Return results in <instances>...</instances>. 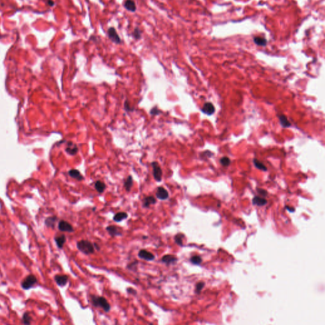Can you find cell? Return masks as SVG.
I'll use <instances>...</instances> for the list:
<instances>
[{"label": "cell", "mask_w": 325, "mask_h": 325, "mask_svg": "<svg viewBox=\"0 0 325 325\" xmlns=\"http://www.w3.org/2000/svg\"><path fill=\"white\" fill-rule=\"evenodd\" d=\"M108 36L110 40L115 43L119 44L121 43V39L117 34L116 29L114 27H110L108 30Z\"/></svg>", "instance_id": "52a82bcc"}, {"label": "cell", "mask_w": 325, "mask_h": 325, "mask_svg": "<svg viewBox=\"0 0 325 325\" xmlns=\"http://www.w3.org/2000/svg\"><path fill=\"white\" fill-rule=\"evenodd\" d=\"M124 7L130 12H135L136 10L135 3L133 0H126L124 2Z\"/></svg>", "instance_id": "e0dca14e"}, {"label": "cell", "mask_w": 325, "mask_h": 325, "mask_svg": "<svg viewBox=\"0 0 325 325\" xmlns=\"http://www.w3.org/2000/svg\"><path fill=\"white\" fill-rule=\"evenodd\" d=\"M78 250L85 255H90L94 253L95 248L90 241L87 240H81L77 243Z\"/></svg>", "instance_id": "7a4b0ae2"}, {"label": "cell", "mask_w": 325, "mask_h": 325, "mask_svg": "<svg viewBox=\"0 0 325 325\" xmlns=\"http://www.w3.org/2000/svg\"><path fill=\"white\" fill-rule=\"evenodd\" d=\"M177 261V257H175L174 255H165L161 258V262L166 264L167 265L173 263H175V262H176Z\"/></svg>", "instance_id": "4fadbf2b"}, {"label": "cell", "mask_w": 325, "mask_h": 325, "mask_svg": "<svg viewBox=\"0 0 325 325\" xmlns=\"http://www.w3.org/2000/svg\"><path fill=\"white\" fill-rule=\"evenodd\" d=\"M156 203V199L154 196H147L144 199L143 206L145 208H148L150 205H154Z\"/></svg>", "instance_id": "9a60e30c"}, {"label": "cell", "mask_w": 325, "mask_h": 325, "mask_svg": "<svg viewBox=\"0 0 325 325\" xmlns=\"http://www.w3.org/2000/svg\"><path fill=\"white\" fill-rule=\"evenodd\" d=\"M106 185L105 183H103L101 181H98L95 183V188L99 193H102L104 190L106 189Z\"/></svg>", "instance_id": "7402d4cb"}, {"label": "cell", "mask_w": 325, "mask_h": 325, "mask_svg": "<svg viewBox=\"0 0 325 325\" xmlns=\"http://www.w3.org/2000/svg\"><path fill=\"white\" fill-rule=\"evenodd\" d=\"M31 319H32V317H31V316H30L29 312H25L24 314L22 317V322L24 324H31Z\"/></svg>", "instance_id": "484cf974"}, {"label": "cell", "mask_w": 325, "mask_h": 325, "mask_svg": "<svg viewBox=\"0 0 325 325\" xmlns=\"http://www.w3.org/2000/svg\"><path fill=\"white\" fill-rule=\"evenodd\" d=\"M139 257L143 260H147V261H151L153 260L155 258V256L151 253V252L147 251L146 250H141L139 251V254H138Z\"/></svg>", "instance_id": "8992f818"}, {"label": "cell", "mask_w": 325, "mask_h": 325, "mask_svg": "<svg viewBox=\"0 0 325 325\" xmlns=\"http://www.w3.org/2000/svg\"><path fill=\"white\" fill-rule=\"evenodd\" d=\"M106 231L111 236H117L122 235V232L120 231V228L115 226H109L106 227Z\"/></svg>", "instance_id": "7c38bea8"}, {"label": "cell", "mask_w": 325, "mask_h": 325, "mask_svg": "<svg viewBox=\"0 0 325 325\" xmlns=\"http://www.w3.org/2000/svg\"><path fill=\"white\" fill-rule=\"evenodd\" d=\"M191 262H192L193 264L199 265L202 262V258L200 257L199 256L195 255V256H193L192 257H191Z\"/></svg>", "instance_id": "83f0119b"}, {"label": "cell", "mask_w": 325, "mask_h": 325, "mask_svg": "<svg viewBox=\"0 0 325 325\" xmlns=\"http://www.w3.org/2000/svg\"><path fill=\"white\" fill-rule=\"evenodd\" d=\"M279 122L280 123H281V126L284 128H287V127H289L291 125V124H290V122L287 119V117L284 116V115H281L279 116Z\"/></svg>", "instance_id": "cb8c5ba5"}, {"label": "cell", "mask_w": 325, "mask_h": 325, "mask_svg": "<svg viewBox=\"0 0 325 325\" xmlns=\"http://www.w3.org/2000/svg\"><path fill=\"white\" fill-rule=\"evenodd\" d=\"M55 281L60 286L66 285L68 281V276L66 275H56L55 276Z\"/></svg>", "instance_id": "8fae6325"}, {"label": "cell", "mask_w": 325, "mask_h": 325, "mask_svg": "<svg viewBox=\"0 0 325 325\" xmlns=\"http://www.w3.org/2000/svg\"><path fill=\"white\" fill-rule=\"evenodd\" d=\"M160 112H160V110H159V109L156 108V107H155V108H153V109H152L151 110V111H150V113H151V115H158L159 114H160Z\"/></svg>", "instance_id": "836d02e7"}, {"label": "cell", "mask_w": 325, "mask_h": 325, "mask_svg": "<svg viewBox=\"0 0 325 325\" xmlns=\"http://www.w3.org/2000/svg\"><path fill=\"white\" fill-rule=\"evenodd\" d=\"M127 292L130 293V294H132V295H136L137 294V291L135 290H134L132 288H128L126 290Z\"/></svg>", "instance_id": "e575fe53"}, {"label": "cell", "mask_w": 325, "mask_h": 325, "mask_svg": "<svg viewBox=\"0 0 325 325\" xmlns=\"http://www.w3.org/2000/svg\"><path fill=\"white\" fill-rule=\"evenodd\" d=\"M37 283V279L35 276L30 274L27 276L21 283L22 288L24 290H29Z\"/></svg>", "instance_id": "3957f363"}, {"label": "cell", "mask_w": 325, "mask_h": 325, "mask_svg": "<svg viewBox=\"0 0 325 325\" xmlns=\"http://www.w3.org/2000/svg\"><path fill=\"white\" fill-rule=\"evenodd\" d=\"M133 178H132V176L130 175L125 180V181H124V188H125L126 191L127 192L130 191V190H131V189H132V186H133Z\"/></svg>", "instance_id": "d6986e66"}, {"label": "cell", "mask_w": 325, "mask_h": 325, "mask_svg": "<svg viewBox=\"0 0 325 325\" xmlns=\"http://www.w3.org/2000/svg\"><path fill=\"white\" fill-rule=\"evenodd\" d=\"M156 196L158 199L160 200H165L168 198L169 193L162 187H159L157 189L156 193Z\"/></svg>", "instance_id": "ba28073f"}, {"label": "cell", "mask_w": 325, "mask_h": 325, "mask_svg": "<svg viewBox=\"0 0 325 325\" xmlns=\"http://www.w3.org/2000/svg\"><path fill=\"white\" fill-rule=\"evenodd\" d=\"M128 217V214L125 212H119L117 213L116 215L114 216L113 220L116 222H119L121 221H122L124 219H126Z\"/></svg>", "instance_id": "ffe728a7"}, {"label": "cell", "mask_w": 325, "mask_h": 325, "mask_svg": "<svg viewBox=\"0 0 325 325\" xmlns=\"http://www.w3.org/2000/svg\"><path fill=\"white\" fill-rule=\"evenodd\" d=\"M202 112L207 115H212L215 112V107L211 102H206L202 108Z\"/></svg>", "instance_id": "30bf717a"}, {"label": "cell", "mask_w": 325, "mask_h": 325, "mask_svg": "<svg viewBox=\"0 0 325 325\" xmlns=\"http://www.w3.org/2000/svg\"><path fill=\"white\" fill-rule=\"evenodd\" d=\"M68 174L70 177L74 179H76L78 181H81L84 179L83 176L81 175L80 172L78 170H76V169H72V170H69Z\"/></svg>", "instance_id": "5bb4252c"}, {"label": "cell", "mask_w": 325, "mask_h": 325, "mask_svg": "<svg viewBox=\"0 0 325 325\" xmlns=\"http://www.w3.org/2000/svg\"><path fill=\"white\" fill-rule=\"evenodd\" d=\"M55 241L56 242L57 247L59 248L62 249L63 248V246L64 243H65V241H66V238H65V236L64 234H62L60 236H58L57 237H55Z\"/></svg>", "instance_id": "2e32d148"}, {"label": "cell", "mask_w": 325, "mask_h": 325, "mask_svg": "<svg viewBox=\"0 0 325 325\" xmlns=\"http://www.w3.org/2000/svg\"><path fill=\"white\" fill-rule=\"evenodd\" d=\"M92 302L93 306L101 308L106 312H108L110 310V306L104 297L92 295Z\"/></svg>", "instance_id": "6da1fadb"}, {"label": "cell", "mask_w": 325, "mask_h": 325, "mask_svg": "<svg viewBox=\"0 0 325 325\" xmlns=\"http://www.w3.org/2000/svg\"><path fill=\"white\" fill-rule=\"evenodd\" d=\"M140 35H141V34H140V29H139V28H137H137L135 29V30H134V31H133V36H134L135 38L137 39V40H138V39H139L140 38Z\"/></svg>", "instance_id": "4dcf8cb0"}, {"label": "cell", "mask_w": 325, "mask_h": 325, "mask_svg": "<svg viewBox=\"0 0 325 325\" xmlns=\"http://www.w3.org/2000/svg\"><path fill=\"white\" fill-rule=\"evenodd\" d=\"M93 246H94V248H95L97 249V250H100V247H99L98 245L96 243H94V245H93Z\"/></svg>", "instance_id": "8d00e7d4"}, {"label": "cell", "mask_w": 325, "mask_h": 325, "mask_svg": "<svg viewBox=\"0 0 325 325\" xmlns=\"http://www.w3.org/2000/svg\"><path fill=\"white\" fill-rule=\"evenodd\" d=\"M258 192L260 193V194H262V196H266V195L267 194V192H266V191H265V190H263V189H258Z\"/></svg>", "instance_id": "d590c367"}, {"label": "cell", "mask_w": 325, "mask_h": 325, "mask_svg": "<svg viewBox=\"0 0 325 325\" xmlns=\"http://www.w3.org/2000/svg\"><path fill=\"white\" fill-rule=\"evenodd\" d=\"M65 151L67 153L71 156L76 155L78 152V146L72 142H69L67 144V147L65 148Z\"/></svg>", "instance_id": "9c48e42d"}, {"label": "cell", "mask_w": 325, "mask_h": 325, "mask_svg": "<svg viewBox=\"0 0 325 325\" xmlns=\"http://www.w3.org/2000/svg\"><path fill=\"white\" fill-rule=\"evenodd\" d=\"M253 163H254L255 167H257L258 169H259V170H263V171H267V167H266L265 166L263 163H262V162L257 160V159H254Z\"/></svg>", "instance_id": "d4e9b609"}, {"label": "cell", "mask_w": 325, "mask_h": 325, "mask_svg": "<svg viewBox=\"0 0 325 325\" xmlns=\"http://www.w3.org/2000/svg\"><path fill=\"white\" fill-rule=\"evenodd\" d=\"M184 238V236L181 233L177 234L175 236V241L177 244L180 246H182L183 245V238Z\"/></svg>", "instance_id": "4316f807"}, {"label": "cell", "mask_w": 325, "mask_h": 325, "mask_svg": "<svg viewBox=\"0 0 325 325\" xmlns=\"http://www.w3.org/2000/svg\"><path fill=\"white\" fill-rule=\"evenodd\" d=\"M151 165H152V167H153V176L154 179L157 182H161L162 180V172L160 165H159L158 162L156 161L152 162Z\"/></svg>", "instance_id": "277c9868"}, {"label": "cell", "mask_w": 325, "mask_h": 325, "mask_svg": "<svg viewBox=\"0 0 325 325\" xmlns=\"http://www.w3.org/2000/svg\"><path fill=\"white\" fill-rule=\"evenodd\" d=\"M58 228L60 231L62 232H68L72 233L74 232V229L71 225L65 220H61L58 223Z\"/></svg>", "instance_id": "5b68a950"}, {"label": "cell", "mask_w": 325, "mask_h": 325, "mask_svg": "<svg viewBox=\"0 0 325 325\" xmlns=\"http://www.w3.org/2000/svg\"><path fill=\"white\" fill-rule=\"evenodd\" d=\"M253 41L256 44H257L258 46H262V47H264L266 46V44L267 43V40L264 38H262L260 36H257V37H255L253 38Z\"/></svg>", "instance_id": "44dd1931"}, {"label": "cell", "mask_w": 325, "mask_h": 325, "mask_svg": "<svg viewBox=\"0 0 325 325\" xmlns=\"http://www.w3.org/2000/svg\"><path fill=\"white\" fill-rule=\"evenodd\" d=\"M267 200L259 196H255L253 199V203L258 206H264L267 203Z\"/></svg>", "instance_id": "603a6c76"}, {"label": "cell", "mask_w": 325, "mask_h": 325, "mask_svg": "<svg viewBox=\"0 0 325 325\" xmlns=\"http://www.w3.org/2000/svg\"><path fill=\"white\" fill-rule=\"evenodd\" d=\"M124 109H125L126 111H128V112H132V111H133V110H134V109L133 108H131V107L130 106V104L128 103V101H126L125 102V103H124Z\"/></svg>", "instance_id": "d6a6232c"}, {"label": "cell", "mask_w": 325, "mask_h": 325, "mask_svg": "<svg viewBox=\"0 0 325 325\" xmlns=\"http://www.w3.org/2000/svg\"><path fill=\"white\" fill-rule=\"evenodd\" d=\"M57 220V217H55V216L50 217L47 218L46 220H44V224H45V225L48 227L53 228L55 227V224L56 223Z\"/></svg>", "instance_id": "ac0fdd59"}, {"label": "cell", "mask_w": 325, "mask_h": 325, "mask_svg": "<svg viewBox=\"0 0 325 325\" xmlns=\"http://www.w3.org/2000/svg\"><path fill=\"white\" fill-rule=\"evenodd\" d=\"M138 264V261H134L132 263L128 265L127 266V268L130 269V270H132V271H135V269H137V266Z\"/></svg>", "instance_id": "f546056e"}, {"label": "cell", "mask_w": 325, "mask_h": 325, "mask_svg": "<svg viewBox=\"0 0 325 325\" xmlns=\"http://www.w3.org/2000/svg\"><path fill=\"white\" fill-rule=\"evenodd\" d=\"M220 163L222 166L227 167V166H229L230 165L231 160L229 158L223 157L220 159Z\"/></svg>", "instance_id": "f1b7e54d"}, {"label": "cell", "mask_w": 325, "mask_h": 325, "mask_svg": "<svg viewBox=\"0 0 325 325\" xmlns=\"http://www.w3.org/2000/svg\"><path fill=\"white\" fill-rule=\"evenodd\" d=\"M204 286V283L203 282H200L198 283V284L196 285V292L197 293H199L200 292H201V290H202V288H203Z\"/></svg>", "instance_id": "1f68e13d"}]
</instances>
